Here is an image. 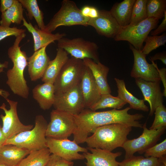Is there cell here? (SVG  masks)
<instances>
[{"mask_svg":"<svg viewBox=\"0 0 166 166\" xmlns=\"http://www.w3.org/2000/svg\"><path fill=\"white\" fill-rule=\"evenodd\" d=\"M129 107L122 110L113 109L101 112L85 109L79 114L74 115L77 128L73 133V140L78 144L85 142L89 135L98 128L105 125L120 124L142 128L143 124L138 121L144 117L142 114H130Z\"/></svg>","mask_w":166,"mask_h":166,"instance_id":"obj_1","label":"cell"},{"mask_svg":"<svg viewBox=\"0 0 166 166\" xmlns=\"http://www.w3.org/2000/svg\"><path fill=\"white\" fill-rule=\"evenodd\" d=\"M26 36L23 33L16 37L13 45L7 52L13 67L6 73V84L13 93L23 98L27 99L29 94V88L24 76L25 69L28 65V57L26 52L21 49L19 44Z\"/></svg>","mask_w":166,"mask_h":166,"instance_id":"obj_2","label":"cell"},{"mask_svg":"<svg viewBox=\"0 0 166 166\" xmlns=\"http://www.w3.org/2000/svg\"><path fill=\"white\" fill-rule=\"evenodd\" d=\"M132 127L120 124L105 125L97 128L85 142L89 148H99L112 152L122 147L128 140Z\"/></svg>","mask_w":166,"mask_h":166,"instance_id":"obj_3","label":"cell"},{"mask_svg":"<svg viewBox=\"0 0 166 166\" xmlns=\"http://www.w3.org/2000/svg\"><path fill=\"white\" fill-rule=\"evenodd\" d=\"M48 124L42 115H37L35 118V126L33 128L6 139L3 145L12 144L30 152L47 148L45 133Z\"/></svg>","mask_w":166,"mask_h":166,"instance_id":"obj_4","label":"cell"},{"mask_svg":"<svg viewBox=\"0 0 166 166\" xmlns=\"http://www.w3.org/2000/svg\"><path fill=\"white\" fill-rule=\"evenodd\" d=\"M89 18L84 16L80 9L73 1L63 0L59 10L45 25L43 31L52 33L61 26L81 25L88 26Z\"/></svg>","mask_w":166,"mask_h":166,"instance_id":"obj_5","label":"cell"},{"mask_svg":"<svg viewBox=\"0 0 166 166\" xmlns=\"http://www.w3.org/2000/svg\"><path fill=\"white\" fill-rule=\"evenodd\" d=\"M159 22L158 19L149 18L135 25L121 27L114 39L127 41L136 49L141 50L145 39Z\"/></svg>","mask_w":166,"mask_h":166,"instance_id":"obj_6","label":"cell"},{"mask_svg":"<svg viewBox=\"0 0 166 166\" xmlns=\"http://www.w3.org/2000/svg\"><path fill=\"white\" fill-rule=\"evenodd\" d=\"M85 66L82 60L73 57L69 58L53 83L55 94L64 92L79 85Z\"/></svg>","mask_w":166,"mask_h":166,"instance_id":"obj_7","label":"cell"},{"mask_svg":"<svg viewBox=\"0 0 166 166\" xmlns=\"http://www.w3.org/2000/svg\"><path fill=\"white\" fill-rule=\"evenodd\" d=\"M76 128L74 115L53 109L50 113V121L47 125L45 136L57 139H68Z\"/></svg>","mask_w":166,"mask_h":166,"instance_id":"obj_8","label":"cell"},{"mask_svg":"<svg viewBox=\"0 0 166 166\" xmlns=\"http://www.w3.org/2000/svg\"><path fill=\"white\" fill-rule=\"evenodd\" d=\"M57 41V47L65 50L72 57L82 60L89 58L96 62L100 61L99 47L94 42L81 37L69 39L65 37Z\"/></svg>","mask_w":166,"mask_h":166,"instance_id":"obj_9","label":"cell"},{"mask_svg":"<svg viewBox=\"0 0 166 166\" xmlns=\"http://www.w3.org/2000/svg\"><path fill=\"white\" fill-rule=\"evenodd\" d=\"M142 128L143 132L140 136L127 140L124 143L122 148L125 151L124 159L130 157L136 152L140 154L144 153L147 149L156 144L166 129L163 127L157 129H148L146 127V122L143 124Z\"/></svg>","mask_w":166,"mask_h":166,"instance_id":"obj_10","label":"cell"},{"mask_svg":"<svg viewBox=\"0 0 166 166\" xmlns=\"http://www.w3.org/2000/svg\"><path fill=\"white\" fill-rule=\"evenodd\" d=\"M10 106L7 109L6 105L3 103L0 106V109L4 112L5 115L2 114L0 117L2 122V130L6 140L24 131L30 130L33 127L31 124L25 125L20 121L17 111V101L5 99Z\"/></svg>","mask_w":166,"mask_h":166,"instance_id":"obj_11","label":"cell"},{"mask_svg":"<svg viewBox=\"0 0 166 166\" xmlns=\"http://www.w3.org/2000/svg\"><path fill=\"white\" fill-rule=\"evenodd\" d=\"M46 146L51 153L69 161L85 159L79 152H88L87 148L79 146L74 141L68 139H57L46 137Z\"/></svg>","mask_w":166,"mask_h":166,"instance_id":"obj_12","label":"cell"},{"mask_svg":"<svg viewBox=\"0 0 166 166\" xmlns=\"http://www.w3.org/2000/svg\"><path fill=\"white\" fill-rule=\"evenodd\" d=\"M55 95L53 106L55 109L76 115L85 109L79 84L64 92Z\"/></svg>","mask_w":166,"mask_h":166,"instance_id":"obj_13","label":"cell"},{"mask_svg":"<svg viewBox=\"0 0 166 166\" xmlns=\"http://www.w3.org/2000/svg\"><path fill=\"white\" fill-rule=\"evenodd\" d=\"M129 46L134 59L131 76L135 79L139 78L148 81H161L158 67L154 61H151L152 63L149 64L146 59V55L142 53L141 50L136 49L130 44Z\"/></svg>","mask_w":166,"mask_h":166,"instance_id":"obj_14","label":"cell"},{"mask_svg":"<svg viewBox=\"0 0 166 166\" xmlns=\"http://www.w3.org/2000/svg\"><path fill=\"white\" fill-rule=\"evenodd\" d=\"M88 26L93 27L99 34L113 38L121 28L109 11L104 10H99L97 17L90 18Z\"/></svg>","mask_w":166,"mask_h":166,"instance_id":"obj_15","label":"cell"},{"mask_svg":"<svg viewBox=\"0 0 166 166\" xmlns=\"http://www.w3.org/2000/svg\"><path fill=\"white\" fill-rule=\"evenodd\" d=\"M135 81L143 94L144 101H148L149 105V115L152 116L156 108L163 104V95L161 89L160 81H148L136 78Z\"/></svg>","mask_w":166,"mask_h":166,"instance_id":"obj_16","label":"cell"},{"mask_svg":"<svg viewBox=\"0 0 166 166\" xmlns=\"http://www.w3.org/2000/svg\"><path fill=\"white\" fill-rule=\"evenodd\" d=\"M79 85L85 109H89L99 100L101 94L90 70L85 65Z\"/></svg>","mask_w":166,"mask_h":166,"instance_id":"obj_17","label":"cell"},{"mask_svg":"<svg viewBox=\"0 0 166 166\" xmlns=\"http://www.w3.org/2000/svg\"><path fill=\"white\" fill-rule=\"evenodd\" d=\"M91 152H83L87 162L86 166H119L116 158L121 156V152H113L99 148H87Z\"/></svg>","mask_w":166,"mask_h":166,"instance_id":"obj_18","label":"cell"},{"mask_svg":"<svg viewBox=\"0 0 166 166\" xmlns=\"http://www.w3.org/2000/svg\"><path fill=\"white\" fill-rule=\"evenodd\" d=\"M47 46L35 51L28 58V72L31 80L42 78L50 61L46 51Z\"/></svg>","mask_w":166,"mask_h":166,"instance_id":"obj_19","label":"cell"},{"mask_svg":"<svg viewBox=\"0 0 166 166\" xmlns=\"http://www.w3.org/2000/svg\"><path fill=\"white\" fill-rule=\"evenodd\" d=\"M22 21V26H25L32 35L34 52L43 47L47 46L55 41H58L66 35L65 33H57L53 34L45 32L39 29L37 25L34 26L31 22H28L24 18Z\"/></svg>","mask_w":166,"mask_h":166,"instance_id":"obj_20","label":"cell"},{"mask_svg":"<svg viewBox=\"0 0 166 166\" xmlns=\"http://www.w3.org/2000/svg\"><path fill=\"white\" fill-rule=\"evenodd\" d=\"M83 60L85 65L90 70L101 94L111 93V89L107 79L109 68L100 61L96 62L89 58Z\"/></svg>","mask_w":166,"mask_h":166,"instance_id":"obj_21","label":"cell"},{"mask_svg":"<svg viewBox=\"0 0 166 166\" xmlns=\"http://www.w3.org/2000/svg\"><path fill=\"white\" fill-rule=\"evenodd\" d=\"M30 152L14 145H4L0 148V163L7 166H18Z\"/></svg>","mask_w":166,"mask_h":166,"instance_id":"obj_22","label":"cell"},{"mask_svg":"<svg viewBox=\"0 0 166 166\" xmlns=\"http://www.w3.org/2000/svg\"><path fill=\"white\" fill-rule=\"evenodd\" d=\"M32 93L34 98L42 109H49L53 106L55 98L53 84L45 82L38 84L33 89Z\"/></svg>","mask_w":166,"mask_h":166,"instance_id":"obj_23","label":"cell"},{"mask_svg":"<svg viewBox=\"0 0 166 166\" xmlns=\"http://www.w3.org/2000/svg\"><path fill=\"white\" fill-rule=\"evenodd\" d=\"M57 50L55 57L50 60L41 78L44 83L53 84L62 67L69 58L68 53L63 49L57 48Z\"/></svg>","mask_w":166,"mask_h":166,"instance_id":"obj_24","label":"cell"},{"mask_svg":"<svg viewBox=\"0 0 166 166\" xmlns=\"http://www.w3.org/2000/svg\"><path fill=\"white\" fill-rule=\"evenodd\" d=\"M136 0H124L115 3L109 12L121 27L128 25L130 22L132 11Z\"/></svg>","mask_w":166,"mask_h":166,"instance_id":"obj_25","label":"cell"},{"mask_svg":"<svg viewBox=\"0 0 166 166\" xmlns=\"http://www.w3.org/2000/svg\"><path fill=\"white\" fill-rule=\"evenodd\" d=\"M114 80L117 88V97L128 103L131 109L144 112L149 111L148 107L145 104L144 100L138 99L127 89L123 80L115 78Z\"/></svg>","mask_w":166,"mask_h":166,"instance_id":"obj_26","label":"cell"},{"mask_svg":"<svg viewBox=\"0 0 166 166\" xmlns=\"http://www.w3.org/2000/svg\"><path fill=\"white\" fill-rule=\"evenodd\" d=\"M23 12V8L22 4L18 0H15L10 8L2 13L0 25L10 27L12 23L20 25L24 18Z\"/></svg>","mask_w":166,"mask_h":166,"instance_id":"obj_27","label":"cell"},{"mask_svg":"<svg viewBox=\"0 0 166 166\" xmlns=\"http://www.w3.org/2000/svg\"><path fill=\"white\" fill-rule=\"evenodd\" d=\"M50 154L48 148L30 151L18 166H45L49 160Z\"/></svg>","mask_w":166,"mask_h":166,"instance_id":"obj_28","label":"cell"},{"mask_svg":"<svg viewBox=\"0 0 166 166\" xmlns=\"http://www.w3.org/2000/svg\"><path fill=\"white\" fill-rule=\"evenodd\" d=\"M22 6L28 12L27 16L31 20L35 19L38 28L44 30L45 25L44 21V14L40 9L37 0H18Z\"/></svg>","mask_w":166,"mask_h":166,"instance_id":"obj_29","label":"cell"},{"mask_svg":"<svg viewBox=\"0 0 166 166\" xmlns=\"http://www.w3.org/2000/svg\"><path fill=\"white\" fill-rule=\"evenodd\" d=\"M127 104L117 96L114 97L109 93L101 95L99 100L89 109L93 111L107 108L119 109Z\"/></svg>","mask_w":166,"mask_h":166,"instance_id":"obj_30","label":"cell"},{"mask_svg":"<svg viewBox=\"0 0 166 166\" xmlns=\"http://www.w3.org/2000/svg\"><path fill=\"white\" fill-rule=\"evenodd\" d=\"M118 164L119 166H160L162 164L157 158L133 155Z\"/></svg>","mask_w":166,"mask_h":166,"instance_id":"obj_31","label":"cell"},{"mask_svg":"<svg viewBox=\"0 0 166 166\" xmlns=\"http://www.w3.org/2000/svg\"><path fill=\"white\" fill-rule=\"evenodd\" d=\"M146 10L148 18L161 19L166 12V0H148Z\"/></svg>","mask_w":166,"mask_h":166,"instance_id":"obj_32","label":"cell"},{"mask_svg":"<svg viewBox=\"0 0 166 166\" xmlns=\"http://www.w3.org/2000/svg\"><path fill=\"white\" fill-rule=\"evenodd\" d=\"M148 0H136L134 3L129 25L136 24L148 18L146 4Z\"/></svg>","mask_w":166,"mask_h":166,"instance_id":"obj_33","label":"cell"},{"mask_svg":"<svg viewBox=\"0 0 166 166\" xmlns=\"http://www.w3.org/2000/svg\"><path fill=\"white\" fill-rule=\"evenodd\" d=\"M144 42H145V45L141 51L146 56L152 51L165 45L166 42V34L165 33L159 36H148Z\"/></svg>","mask_w":166,"mask_h":166,"instance_id":"obj_34","label":"cell"},{"mask_svg":"<svg viewBox=\"0 0 166 166\" xmlns=\"http://www.w3.org/2000/svg\"><path fill=\"white\" fill-rule=\"evenodd\" d=\"M154 113L155 118L150 129H157L163 127H166V108L163 105L157 107Z\"/></svg>","mask_w":166,"mask_h":166,"instance_id":"obj_35","label":"cell"},{"mask_svg":"<svg viewBox=\"0 0 166 166\" xmlns=\"http://www.w3.org/2000/svg\"><path fill=\"white\" fill-rule=\"evenodd\" d=\"M166 155V139L147 149L144 152L145 157L160 158Z\"/></svg>","mask_w":166,"mask_h":166,"instance_id":"obj_36","label":"cell"},{"mask_svg":"<svg viewBox=\"0 0 166 166\" xmlns=\"http://www.w3.org/2000/svg\"><path fill=\"white\" fill-rule=\"evenodd\" d=\"M25 29H19L16 27H5L0 25V41L10 36L15 37L25 33Z\"/></svg>","mask_w":166,"mask_h":166,"instance_id":"obj_37","label":"cell"},{"mask_svg":"<svg viewBox=\"0 0 166 166\" xmlns=\"http://www.w3.org/2000/svg\"><path fill=\"white\" fill-rule=\"evenodd\" d=\"M74 162L64 160L60 157L52 154L45 166H73Z\"/></svg>","mask_w":166,"mask_h":166,"instance_id":"obj_38","label":"cell"},{"mask_svg":"<svg viewBox=\"0 0 166 166\" xmlns=\"http://www.w3.org/2000/svg\"><path fill=\"white\" fill-rule=\"evenodd\" d=\"M166 30V12L165 13L161 23L156 29L153 31H151V36L158 35Z\"/></svg>","mask_w":166,"mask_h":166,"instance_id":"obj_39","label":"cell"},{"mask_svg":"<svg viewBox=\"0 0 166 166\" xmlns=\"http://www.w3.org/2000/svg\"><path fill=\"white\" fill-rule=\"evenodd\" d=\"M157 70L160 78L163 83L164 87V90L163 93V96L166 97V69L164 67L159 69L157 68Z\"/></svg>","mask_w":166,"mask_h":166,"instance_id":"obj_40","label":"cell"},{"mask_svg":"<svg viewBox=\"0 0 166 166\" xmlns=\"http://www.w3.org/2000/svg\"><path fill=\"white\" fill-rule=\"evenodd\" d=\"M15 0H1L0 11L2 13L10 8L14 4Z\"/></svg>","mask_w":166,"mask_h":166,"instance_id":"obj_41","label":"cell"},{"mask_svg":"<svg viewBox=\"0 0 166 166\" xmlns=\"http://www.w3.org/2000/svg\"><path fill=\"white\" fill-rule=\"evenodd\" d=\"M151 61L160 60L164 65H166V53L164 52H160L156 53L153 56L150 57Z\"/></svg>","mask_w":166,"mask_h":166,"instance_id":"obj_42","label":"cell"},{"mask_svg":"<svg viewBox=\"0 0 166 166\" xmlns=\"http://www.w3.org/2000/svg\"><path fill=\"white\" fill-rule=\"evenodd\" d=\"M2 127L0 124V148L3 145L6 140L2 130Z\"/></svg>","mask_w":166,"mask_h":166,"instance_id":"obj_43","label":"cell"},{"mask_svg":"<svg viewBox=\"0 0 166 166\" xmlns=\"http://www.w3.org/2000/svg\"><path fill=\"white\" fill-rule=\"evenodd\" d=\"M2 71L0 70V73ZM10 95L8 92L7 91L0 89V95L3 97L5 99L7 98V97Z\"/></svg>","mask_w":166,"mask_h":166,"instance_id":"obj_44","label":"cell"},{"mask_svg":"<svg viewBox=\"0 0 166 166\" xmlns=\"http://www.w3.org/2000/svg\"><path fill=\"white\" fill-rule=\"evenodd\" d=\"M9 62L8 61H5L3 63H0V69L7 68L8 67Z\"/></svg>","mask_w":166,"mask_h":166,"instance_id":"obj_45","label":"cell"},{"mask_svg":"<svg viewBox=\"0 0 166 166\" xmlns=\"http://www.w3.org/2000/svg\"><path fill=\"white\" fill-rule=\"evenodd\" d=\"M0 166H7L5 164L0 163Z\"/></svg>","mask_w":166,"mask_h":166,"instance_id":"obj_46","label":"cell"},{"mask_svg":"<svg viewBox=\"0 0 166 166\" xmlns=\"http://www.w3.org/2000/svg\"><path fill=\"white\" fill-rule=\"evenodd\" d=\"M160 166H166V165L162 164Z\"/></svg>","mask_w":166,"mask_h":166,"instance_id":"obj_47","label":"cell"},{"mask_svg":"<svg viewBox=\"0 0 166 166\" xmlns=\"http://www.w3.org/2000/svg\"></svg>","mask_w":166,"mask_h":166,"instance_id":"obj_48","label":"cell"}]
</instances>
